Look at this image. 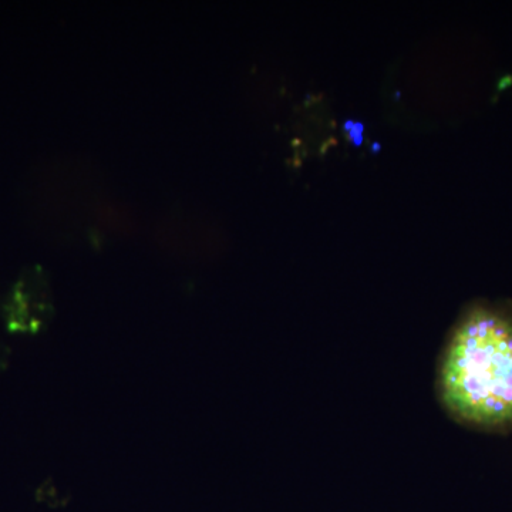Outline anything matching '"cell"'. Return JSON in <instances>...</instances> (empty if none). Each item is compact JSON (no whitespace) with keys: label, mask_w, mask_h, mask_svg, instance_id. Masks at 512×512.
I'll return each instance as SVG.
<instances>
[{"label":"cell","mask_w":512,"mask_h":512,"mask_svg":"<svg viewBox=\"0 0 512 512\" xmlns=\"http://www.w3.org/2000/svg\"><path fill=\"white\" fill-rule=\"evenodd\" d=\"M434 393L458 426L512 433L511 299H476L463 306L437 357Z\"/></svg>","instance_id":"obj_1"}]
</instances>
